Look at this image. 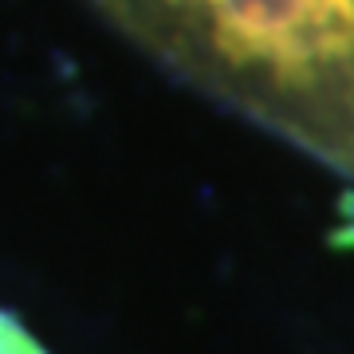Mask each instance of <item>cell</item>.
<instances>
[{
  "instance_id": "cell-1",
  "label": "cell",
  "mask_w": 354,
  "mask_h": 354,
  "mask_svg": "<svg viewBox=\"0 0 354 354\" xmlns=\"http://www.w3.org/2000/svg\"><path fill=\"white\" fill-rule=\"evenodd\" d=\"M162 64L354 174V0H95Z\"/></svg>"
},
{
  "instance_id": "cell-2",
  "label": "cell",
  "mask_w": 354,
  "mask_h": 354,
  "mask_svg": "<svg viewBox=\"0 0 354 354\" xmlns=\"http://www.w3.org/2000/svg\"><path fill=\"white\" fill-rule=\"evenodd\" d=\"M0 354H48V351L20 319L0 307Z\"/></svg>"
}]
</instances>
